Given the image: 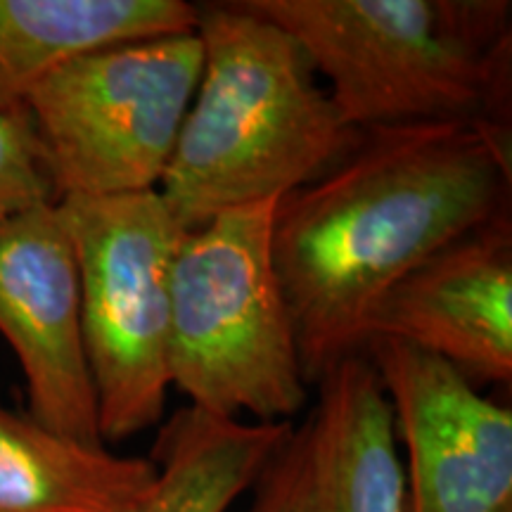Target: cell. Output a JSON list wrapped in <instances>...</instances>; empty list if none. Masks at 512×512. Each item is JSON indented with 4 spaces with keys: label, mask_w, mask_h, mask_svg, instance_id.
Masks as SVG:
<instances>
[{
    "label": "cell",
    "mask_w": 512,
    "mask_h": 512,
    "mask_svg": "<svg viewBox=\"0 0 512 512\" xmlns=\"http://www.w3.org/2000/svg\"><path fill=\"white\" fill-rule=\"evenodd\" d=\"M510 152V128H366L325 174L280 197L273 261L309 387L363 354L370 313L401 278L510 216Z\"/></svg>",
    "instance_id": "obj_1"
},
{
    "label": "cell",
    "mask_w": 512,
    "mask_h": 512,
    "mask_svg": "<svg viewBox=\"0 0 512 512\" xmlns=\"http://www.w3.org/2000/svg\"><path fill=\"white\" fill-rule=\"evenodd\" d=\"M197 8L200 81L157 188L183 230L304 188L361 133L283 27L247 0Z\"/></svg>",
    "instance_id": "obj_2"
},
{
    "label": "cell",
    "mask_w": 512,
    "mask_h": 512,
    "mask_svg": "<svg viewBox=\"0 0 512 512\" xmlns=\"http://www.w3.org/2000/svg\"><path fill=\"white\" fill-rule=\"evenodd\" d=\"M304 48L356 131L510 128L508 0H247Z\"/></svg>",
    "instance_id": "obj_3"
},
{
    "label": "cell",
    "mask_w": 512,
    "mask_h": 512,
    "mask_svg": "<svg viewBox=\"0 0 512 512\" xmlns=\"http://www.w3.org/2000/svg\"><path fill=\"white\" fill-rule=\"evenodd\" d=\"M275 204L185 230L171 271V387L219 418L292 422L309 403L290 304L273 261Z\"/></svg>",
    "instance_id": "obj_4"
},
{
    "label": "cell",
    "mask_w": 512,
    "mask_h": 512,
    "mask_svg": "<svg viewBox=\"0 0 512 512\" xmlns=\"http://www.w3.org/2000/svg\"><path fill=\"white\" fill-rule=\"evenodd\" d=\"M81 335L105 446L159 427L171 389V271L185 230L157 190L64 197Z\"/></svg>",
    "instance_id": "obj_5"
},
{
    "label": "cell",
    "mask_w": 512,
    "mask_h": 512,
    "mask_svg": "<svg viewBox=\"0 0 512 512\" xmlns=\"http://www.w3.org/2000/svg\"><path fill=\"white\" fill-rule=\"evenodd\" d=\"M202 72L197 31L72 57L27 98L57 202L157 190Z\"/></svg>",
    "instance_id": "obj_6"
},
{
    "label": "cell",
    "mask_w": 512,
    "mask_h": 512,
    "mask_svg": "<svg viewBox=\"0 0 512 512\" xmlns=\"http://www.w3.org/2000/svg\"><path fill=\"white\" fill-rule=\"evenodd\" d=\"M406 451L408 512H512V411L441 358L394 339L363 349Z\"/></svg>",
    "instance_id": "obj_7"
},
{
    "label": "cell",
    "mask_w": 512,
    "mask_h": 512,
    "mask_svg": "<svg viewBox=\"0 0 512 512\" xmlns=\"http://www.w3.org/2000/svg\"><path fill=\"white\" fill-rule=\"evenodd\" d=\"M0 337L22 370L24 413L62 437L105 446L83 349L79 264L57 202L0 214Z\"/></svg>",
    "instance_id": "obj_8"
},
{
    "label": "cell",
    "mask_w": 512,
    "mask_h": 512,
    "mask_svg": "<svg viewBox=\"0 0 512 512\" xmlns=\"http://www.w3.org/2000/svg\"><path fill=\"white\" fill-rule=\"evenodd\" d=\"M373 339L427 351L477 387H510L512 216L453 240L401 278L370 313L366 344Z\"/></svg>",
    "instance_id": "obj_9"
},
{
    "label": "cell",
    "mask_w": 512,
    "mask_h": 512,
    "mask_svg": "<svg viewBox=\"0 0 512 512\" xmlns=\"http://www.w3.org/2000/svg\"><path fill=\"white\" fill-rule=\"evenodd\" d=\"M304 427L299 512H408L392 406L366 356L320 377Z\"/></svg>",
    "instance_id": "obj_10"
},
{
    "label": "cell",
    "mask_w": 512,
    "mask_h": 512,
    "mask_svg": "<svg viewBox=\"0 0 512 512\" xmlns=\"http://www.w3.org/2000/svg\"><path fill=\"white\" fill-rule=\"evenodd\" d=\"M188 0H0V110H17L76 55L197 29Z\"/></svg>",
    "instance_id": "obj_11"
},
{
    "label": "cell",
    "mask_w": 512,
    "mask_h": 512,
    "mask_svg": "<svg viewBox=\"0 0 512 512\" xmlns=\"http://www.w3.org/2000/svg\"><path fill=\"white\" fill-rule=\"evenodd\" d=\"M155 475L150 458L81 444L0 403V512H133Z\"/></svg>",
    "instance_id": "obj_12"
},
{
    "label": "cell",
    "mask_w": 512,
    "mask_h": 512,
    "mask_svg": "<svg viewBox=\"0 0 512 512\" xmlns=\"http://www.w3.org/2000/svg\"><path fill=\"white\" fill-rule=\"evenodd\" d=\"M292 432L294 422H242L178 408L159 422L150 451L155 484L133 512H228Z\"/></svg>",
    "instance_id": "obj_13"
},
{
    "label": "cell",
    "mask_w": 512,
    "mask_h": 512,
    "mask_svg": "<svg viewBox=\"0 0 512 512\" xmlns=\"http://www.w3.org/2000/svg\"><path fill=\"white\" fill-rule=\"evenodd\" d=\"M57 202L27 105L0 110V214Z\"/></svg>",
    "instance_id": "obj_14"
},
{
    "label": "cell",
    "mask_w": 512,
    "mask_h": 512,
    "mask_svg": "<svg viewBox=\"0 0 512 512\" xmlns=\"http://www.w3.org/2000/svg\"><path fill=\"white\" fill-rule=\"evenodd\" d=\"M306 472V427H294L264 475L252 489V501L242 512H299Z\"/></svg>",
    "instance_id": "obj_15"
}]
</instances>
